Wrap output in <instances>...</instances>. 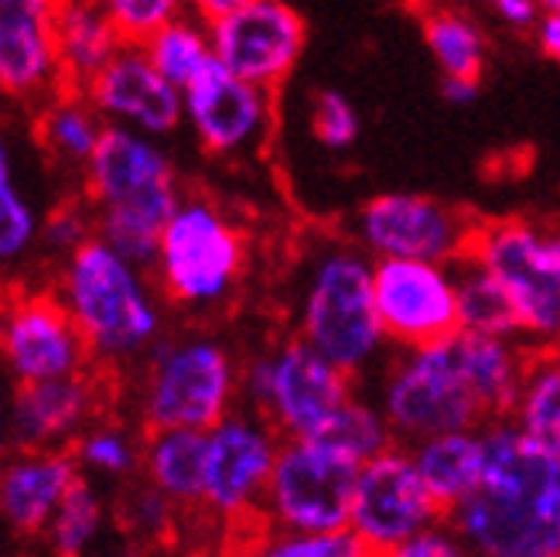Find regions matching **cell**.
<instances>
[{"label": "cell", "instance_id": "44dd1931", "mask_svg": "<svg viewBox=\"0 0 560 557\" xmlns=\"http://www.w3.org/2000/svg\"><path fill=\"white\" fill-rule=\"evenodd\" d=\"M72 449L14 452L0 476V513L21 537H45L55 510L82 479Z\"/></svg>", "mask_w": 560, "mask_h": 557}, {"label": "cell", "instance_id": "484cf974", "mask_svg": "<svg viewBox=\"0 0 560 557\" xmlns=\"http://www.w3.org/2000/svg\"><path fill=\"white\" fill-rule=\"evenodd\" d=\"M38 141L42 148L59 161V164H72V169L86 172V164L93 161L106 120L93 109V103L75 93V90H62L59 96H51L48 103H42L38 114Z\"/></svg>", "mask_w": 560, "mask_h": 557}, {"label": "cell", "instance_id": "b9f144b4", "mask_svg": "<svg viewBox=\"0 0 560 557\" xmlns=\"http://www.w3.org/2000/svg\"><path fill=\"white\" fill-rule=\"evenodd\" d=\"M441 96L452 106H468L479 96V79H458V76H444L441 79Z\"/></svg>", "mask_w": 560, "mask_h": 557}, {"label": "cell", "instance_id": "d6a6232c", "mask_svg": "<svg viewBox=\"0 0 560 557\" xmlns=\"http://www.w3.org/2000/svg\"><path fill=\"white\" fill-rule=\"evenodd\" d=\"M72 455L82 472H96L103 479H124L133 468L144 465V444L120 425H93L79 434Z\"/></svg>", "mask_w": 560, "mask_h": 557}, {"label": "cell", "instance_id": "d4e9b609", "mask_svg": "<svg viewBox=\"0 0 560 557\" xmlns=\"http://www.w3.org/2000/svg\"><path fill=\"white\" fill-rule=\"evenodd\" d=\"M209 431H151L144 441V476L175 507L206 499V438Z\"/></svg>", "mask_w": 560, "mask_h": 557}, {"label": "cell", "instance_id": "cb8c5ba5", "mask_svg": "<svg viewBox=\"0 0 560 557\" xmlns=\"http://www.w3.org/2000/svg\"><path fill=\"white\" fill-rule=\"evenodd\" d=\"M55 42H59V62L66 90L86 93L90 82L117 59L124 48L114 21L100 4H59L55 18Z\"/></svg>", "mask_w": 560, "mask_h": 557}, {"label": "cell", "instance_id": "30bf717a", "mask_svg": "<svg viewBox=\"0 0 560 557\" xmlns=\"http://www.w3.org/2000/svg\"><path fill=\"white\" fill-rule=\"evenodd\" d=\"M359 462L322 438L284 441L264 507L284 534L349 531Z\"/></svg>", "mask_w": 560, "mask_h": 557}, {"label": "cell", "instance_id": "ee69618b", "mask_svg": "<svg viewBox=\"0 0 560 557\" xmlns=\"http://www.w3.org/2000/svg\"><path fill=\"white\" fill-rule=\"evenodd\" d=\"M243 4H249V0H188L191 14H195V18H202L206 24H212V21H219V18L233 14V11L243 8Z\"/></svg>", "mask_w": 560, "mask_h": 557}, {"label": "cell", "instance_id": "ab89813d", "mask_svg": "<svg viewBox=\"0 0 560 557\" xmlns=\"http://www.w3.org/2000/svg\"><path fill=\"white\" fill-rule=\"evenodd\" d=\"M389 557H471V554L465 550V544L452 531H447V526H434V531L410 541L407 547H400Z\"/></svg>", "mask_w": 560, "mask_h": 557}, {"label": "cell", "instance_id": "7dc6e473", "mask_svg": "<svg viewBox=\"0 0 560 557\" xmlns=\"http://www.w3.org/2000/svg\"><path fill=\"white\" fill-rule=\"evenodd\" d=\"M59 4H103V0H59Z\"/></svg>", "mask_w": 560, "mask_h": 557}, {"label": "cell", "instance_id": "f1b7e54d", "mask_svg": "<svg viewBox=\"0 0 560 557\" xmlns=\"http://www.w3.org/2000/svg\"><path fill=\"white\" fill-rule=\"evenodd\" d=\"M140 48L148 51L151 66L182 93L191 86L195 76L215 59L209 24L195 14H185L175 24H167L164 32H158L148 45H140Z\"/></svg>", "mask_w": 560, "mask_h": 557}, {"label": "cell", "instance_id": "4dcf8cb0", "mask_svg": "<svg viewBox=\"0 0 560 557\" xmlns=\"http://www.w3.org/2000/svg\"><path fill=\"white\" fill-rule=\"evenodd\" d=\"M318 438L335 444V449L346 452L349 459H355L359 465H366L370 459L383 455L386 449H394L397 444L380 404L359 401V397H352L339 414H335Z\"/></svg>", "mask_w": 560, "mask_h": 557}, {"label": "cell", "instance_id": "7c38bea8", "mask_svg": "<svg viewBox=\"0 0 560 557\" xmlns=\"http://www.w3.org/2000/svg\"><path fill=\"white\" fill-rule=\"evenodd\" d=\"M444 510L434 503L431 489L420 479L413 455L404 444H394L383 455L359 468L352 496L349 531L373 554H397L410 541L441 526Z\"/></svg>", "mask_w": 560, "mask_h": 557}, {"label": "cell", "instance_id": "7a4b0ae2", "mask_svg": "<svg viewBox=\"0 0 560 557\" xmlns=\"http://www.w3.org/2000/svg\"><path fill=\"white\" fill-rule=\"evenodd\" d=\"M86 202L96 209V236L140 270H154L158 243L185 195L175 164L148 134L106 124L86 164Z\"/></svg>", "mask_w": 560, "mask_h": 557}, {"label": "cell", "instance_id": "1f68e13d", "mask_svg": "<svg viewBox=\"0 0 560 557\" xmlns=\"http://www.w3.org/2000/svg\"><path fill=\"white\" fill-rule=\"evenodd\" d=\"M100 531H103V503L96 489L86 479H79L72 492L62 499V507L55 510L45 531V544L51 557H82L100 537Z\"/></svg>", "mask_w": 560, "mask_h": 557}, {"label": "cell", "instance_id": "8d00e7d4", "mask_svg": "<svg viewBox=\"0 0 560 557\" xmlns=\"http://www.w3.org/2000/svg\"><path fill=\"white\" fill-rule=\"evenodd\" d=\"M312 134L315 141L328 151H346L359 137V117L346 93L339 90H318L312 100Z\"/></svg>", "mask_w": 560, "mask_h": 557}, {"label": "cell", "instance_id": "f35d334b", "mask_svg": "<svg viewBox=\"0 0 560 557\" xmlns=\"http://www.w3.org/2000/svg\"><path fill=\"white\" fill-rule=\"evenodd\" d=\"M172 499H164L158 489H140L133 499H130V523L133 531H144V534H154V531H164L167 520H172Z\"/></svg>", "mask_w": 560, "mask_h": 557}, {"label": "cell", "instance_id": "2e32d148", "mask_svg": "<svg viewBox=\"0 0 560 557\" xmlns=\"http://www.w3.org/2000/svg\"><path fill=\"white\" fill-rule=\"evenodd\" d=\"M206 444V499L219 517H246L267 496L284 441L254 410H233L219 421Z\"/></svg>", "mask_w": 560, "mask_h": 557}, {"label": "cell", "instance_id": "f546056e", "mask_svg": "<svg viewBox=\"0 0 560 557\" xmlns=\"http://www.w3.org/2000/svg\"><path fill=\"white\" fill-rule=\"evenodd\" d=\"M424 42L434 55L441 76L482 79L486 69V35L479 24L458 11H431L424 14Z\"/></svg>", "mask_w": 560, "mask_h": 557}, {"label": "cell", "instance_id": "7bdbcfd3", "mask_svg": "<svg viewBox=\"0 0 560 557\" xmlns=\"http://www.w3.org/2000/svg\"><path fill=\"white\" fill-rule=\"evenodd\" d=\"M537 45L544 48L547 59L560 62V14H544L537 24Z\"/></svg>", "mask_w": 560, "mask_h": 557}, {"label": "cell", "instance_id": "ba28073f", "mask_svg": "<svg viewBox=\"0 0 560 557\" xmlns=\"http://www.w3.org/2000/svg\"><path fill=\"white\" fill-rule=\"evenodd\" d=\"M240 401V367L212 339L158 343L140 394L148 431H212Z\"/></svg>", "mask_w": 560, "mask_h": 557}, {"label": "cell", "instance_id": "6da1fadb", "mask_svg": "<svg viewBox=\"0 0 560 557\" xmlns=\"http://www.w3.org/2000/svg\"><path fill=\"white\" fill-rule=\"evenodd\" d=\"M482 434L486 476L444 526L471 557H560V459L513 421Z\"/></svg>", "mask_w": 560, "mask_h": 557}, {"label": "cell", "instance_id": "603a6c76", "mask_svg": "<svg viewBox=\"0 0 560 557\" xmlns=\"http://www.w3.org/2000/svg\"><path fill=\"white\" fill-rule=\"evenodd\" d=\"M420 479L431 489L434 503L447 513H455L465 499L479 489L486 476V434L475 431H452L428 438L410 449Z\"/></svg>", "mask_w": 560, "mask_h": 557}, {"label": "cell", "instance_id": "d6986e66", "mask_svg": "<svg viewBox=\"0 0 560 557\" xmlns=\"http://www.w3.org/2000/svg\"><path fill=\"white\" fill-rule=\"evenodd\" d=\"M55 18L59 0H0V90L11 100L48 103L66 90Z\"/></svg>", "mask_w": 560, "mask_h": 557}, {"label": "cell", "instance_id": "60d3db41", "mask_svg": "<svg viewBox=\"0 0 560 557\" xmlns=\"http://www.w3.org/2000/svg\"><path fill=\"white\" fill-rule=\"evenodd\" d=\"M489 8L506 21L510 27H537L540 24V8H537V0H489Z\"/></svg>", "mask_w": 560, "mask_h": 557}, {"label": "cell", "instance_id": "e575fe53", "mask_svg": "<svg viewBox=\"0 0 560 557\" xmlns=\"http://www.w3.org/2000/svg\"><path fill=\"white\" fill-rule=\"evenodd\" d=\"M100 8L114 21L124 45H148L167 24L191 14L188 0H103Z\"/></svg>", "mask_w": 560, "mask_h": 557}, {"label": "cell", "instance_id": "f6af8a7d", "mask_svg": "<svg viewBox=\"0 0 560 557\" xmlns=\"http://www.w3.org/2000/svg\"><path fill=\"white\" fill-rule=\"evenodd\" d=\"M540 14H560V0H537Z\"/></svg>", "mask_w": 560, "mask_h": 557}, {"label": "cell", "instance_id": "bcb514c9", "mask_svg": "<svg viewBox=\"0 0 560 557\" xmlns=\"http://www.w3.org/2000/svg\"><path fill=\"white\" fill-rule=\"evenodd\" d=\"M254 557H284V554H280V547H277V544H270V547H264V550H257Z\"/></svg>", "mask_w": 560, "mask_h": 557}, {"label": "cell", "instance_id": "4316f807", "mask_svg": "<svg viewBox=\"0 0 560 557\" xmlns=\"http://www.w3.org/2000/svg\"><path fill=\"white\" fill-rule=\"evenodd\" d=\"M513 425L560 459V349H544L529 359Z\"/></svg>", "mask_w": 560, "mask_h": 557}, {"label": "cell", "instance_id": "c3c4849f", "mask_svg": "<svg viewBox=\"0 0 560 557\" xmlns=\"http://www.w3.org/2000/svg\"><path fill=\"white\" fill-rule=\"evenodd\" d=\"M362 557H389V554H373V550H362Z\"/></svg>", "mask_w": 560, "mask_h": 557}, {"label": "cell", "instance_id": "74e56055", "mask_svg": "<svg viewBox=\"0 0 560 557\" xmlns=\"http://www.w3.org/2000/svg\"><path fill=\"white\" fill-rule=\"evenodd\" d=\"M284 557H362V544L352 531L331 534H284L277 541Z\"/></svg>", "mask_w": 560, "mask_h": 557}, {"label": "cell", "instance_id": "4fadbf2b", "mask_svg": "<svg viewBox=\"0 0 560 557\" xmlns=\"http://www.w3.org/2000/svg\"><path fill=\"white\" fill-rule=\"evenodd\" d=\"M373 291L383 336L404 352L447 343L462 332L455 267L424 260H376Z\"/></svg>", "mask_w": 560, "mask_h": 557}, {"label": "cell", "instance_id": "ac0fdd59", "mask_svg": "<svg viewBox=\"0 0 560 557\" xmlns=\"http://www.w3.org/2000/svg\"><path fill=\"white\" fill-rule=\"evenodd\" d=\"M82 96L106 124L130 127L154 141L185 124V93L151 66L140 45H124Z\"/></svg>", "mask_w": 560, "mask_h": 557}, {"label": "cell", "instance_id": "8fae6325", "mask_svg": "<svg viewBox=\"0 0 560 557\" xmlns=\"http://www.w3.org/2000/svg\"><path fill=\"white\" fill-rule=\"evenodd\" d=\"M475 222L434 195L380 192L359 209L355 236L376 260H424L455 267L471 246Z\"/></svg>", "mask_w": 560, "mask_h": 557}, {"label": "cell", "instance_id": "3957f363", "mask_svg": "<svg viewBox=\"0 0 560 557\" xmlns=\"http://www.w3.org/2000/svg\"><path fill=\"white\" fill-rule=\"evenodd\" d=\"M55 294L100 363L151 356L161 343V309L144 270L124 260L100 236L66 257Z\"/></svg>", "mask_w": 560, "mask_h": 557}, {"label": "cell", "instance_id": "9a60e30c", "mask_svg": "<svg viewBox=\"0 0 560 557\" xmlns=\"http://www.w3.org/2000/svg\"><path fill=\"white\" fill-rule=\"evenodd\" d=\"M0 349L18 386L79 376L93 359L55 291H14L8 298Z\"/></svg>", "mask_w": 560, "mask_h": 557}, {"label": "cell", "instance_id": "5b68a950", "mask_svg": "<svg viewBox=\"0 0 560 557\" xmlns=\"http://www.w3.org/2000/svg\"><path fill=\"white\" fill-rule=\"evenodd\" d=\"M465 257L510 298L523 339L560 346V227L534 219L482 222Z\"/></svg>", "mask_w": 560, "mask_h": 557}, {"label": "cell", "instance_id": "836d02e7", "mask_svg": "<svg viewBox=\"0 0 560 557\" xmlns=\"http://www.w3.org/2000/svg\"><path fill=\"white\" fill-rule=\"evenodd\" d=\"M38 236H42V222L14 182L11 151L0 148V257L18 260L35 246Z\"/></svg>", "mask_w": 560, "mask_h": 557}, {"label": "cell", "instance_id": "e0dca14e", "mask_svg": "<svg viewBox=\"0 0 560 557\" xmlns=\"http://www.w3.org/2000/svg\"><path fill=\"white\" fill-rule=\"evenodd\" d=\"M273 120V93L233 76L212 59L185 90V124L212 158H240L264 144Z\"/></svg>", "mask_w": 560, "mask_h": 557}, {"label": "cell", "instance_id": "7402d4cb", "mask_svg": "<svg viewBox=\"0 0 560 557\" xmlns=\"http://www.w3.org/2000/svg\"><path fill=\"white\" fill-rule=\"evenodd\" d=\"M452 349L471 397L479 401L486 414V421L492 425L513 417L534 356H526L516 346V339L471 336V332H458L452 339Z\"/></svg>", "mask_w": 560, "mask_h": 557}, {"label": "cell", "instance_id": "5bb4252c", "mask_svg": "<svg viewBox=\"0 0 560 557\" xmlns=\"http://www.w3.org/2000/svg\"><path fill=\"white\" fill-rule=\"evenodd\" d=\"M215 59L233 76L273 93L307 45V24L288 0H249L209 24Z\"/></svg>", "mask_w": 560, "mask_h": 557}, {"label": "cell", "instance_id": "277c9868", "mask_svg": "<svg viewBox=\"0 0 560 557\" xmlns=\"http://www.w3.org/2000/svg\"><path fill=\"white\" fill-rule=\"evenodd\" d=\"M373 270L376 260H366L362 250L331 246L312 260L301 288L298 339L349 376L366 370L386 346L376 315Z\"/></svg>", "mask_w": 560, "mask_h": 557}, {"label": "cell", "instance_id": "9c48e42d", "mask_svg": "<svg viewBox=\"0 0 560 557\" xmlns=\"http://www.w3.org/2000/svg\"><path fill=\"white\" fill-rule=\"evenodd\" d=\"M376 404L404 449L438 434L489 425L458 370L452 339L400 352L386 370Z\"/></svg>", "mask_w": 560, "mask_h": 557}, {"label": "cell", "instance_id": "d590c367", "mask_svg": "<svg viewBox=\"0 0 560 557\" xmlns=\"http://www.w3.org/2000/svg\"><path fill=\"white\" fill-rule=\"evenodd\" d=\"M51 254L72 257L90 240H96V209L90 202H62L42 219L38 236Z\"/></svg>", "mask_w": 560, "mask_h": 557}, {"label": "cell", "instance_id": "52a82bcc", "mask_svg": "<svg viewBox=\"0 0 560 557\" xmlns=\"http://www.w3.org/2000/svg\"><path fill=\"white\" fill-rule=\"evenodd\" d=\"M246 264L243 233L206 195H185L158 243L154 277L167 301L206 312L226 301Z\"/></svg>", "mask_w": 560, "mask_h": 557}, {"label": "cell", "instance_id": "83f0119b", "mask_svg": "<svg viewBox=\"0 0 560 557\" xmlns=\"http://www.w3.org/2000/svg\"><path fill=\"white\" fill-rule=\"evenodd\" d=\"M455 285H458L462 332H471V336H492V339L520 336L510 298L502 294V288L471 257H462L455 264Z\"/></svg>", "mask_w": 560, "mask_h": 557}, {"label": "cell", "instance_id": "8992f818", "mask_svg": "<svg viewBox=\"0 0 560 557\" xmlns=\"http://www.w3.org/2000/svg\"><path fill=\"white\" fill-rule=\"evenodd\" d=\"M240 397L246 401V410L260 414L277 434L301 441L318 438L355 394L346 370L304 339H288L273 352L254 356L240 367Z\"/></svg>", "mask_w": 560, "mask_h": 557}, {"label": "cell", "instance_id": "ffe728a7", "mask_svg": "<svg viewBox=\"0 0 560 557\" xmlns=\"http://www.w3.org/2000/svg\"><path fill=\"white\" fill-rule=\"evenodd\" d=\"M96 414V386L86 373L69 380L27 383L18 386L11 401L8 441L18 452L38 449H66V441H79V434L93 428Z\"/></svg>", "mask_w": 560, "mask_h": 557}]
</instances>
